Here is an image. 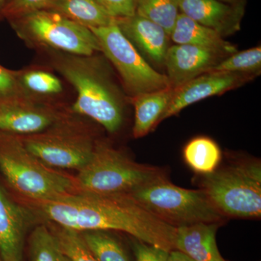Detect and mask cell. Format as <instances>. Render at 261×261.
<instances>
[{
	"label": "cell",
	"instance_id": "1",
	"mask_svg": "<svg viewBox=\"0 0 261 261\" xmlns=\"http://www.w3.org/2000/svg\"><path fill=\"white\" fill-rule=\"evenodd\" d=\"M37 220L82 232L118 231L171 252L177 228L163 222L128 195L74 192L42 202L25 201Z\"/></svg>",
	"mask_w": 261,
	"mask_h": 261
},
{
	"label": "cell",
	"instance_id": "2",
	"mask_svg": "<svg viewBox=\"0 0 261 261\" xmlns=\"http://www.w3.org/2000/svg\"><path fill=\"white\" fill-rule=\"evenodd\" d=\"M53 64L76 92L72 113L90 118L111 133L119 130L123 120V99L99 58L55 51Z\"/></svg>",
	"mask_w": 261,
	"mask_h": 261
},
{
	"label": "cell",
	"instance_id": "3",
	"mask_svg": "<svg viewBox=\"0 0 261 261\" xmlns=\"http://www.w3.org/2000/svg\"><path fill=\"white\" fill-rule=\"evenodd\" d=\"M0 171L25 201L42 202L76 192L74 177L42 163L18 135L0 132Z\"/></svg>",
	"mask_w": 261,
	"mask_h": 261
},
{
	"label": "cell",
	"instance_id": "4",
	"mask_svg": "<svg viewBox=\"0 0 261 261\" xmlns=\"http://www.w3.org/2000/svg\"><path fill=\"white\" fill-rule=\"evenodd\" d=\"M126 195L149 214L173 227L224 221V216L216 211L202 190L176 186L163 173Z\"/></svg>",
	"mask_w": 261,
	"mask_h": 261
},
{
	"label": "cell",
	"instance_id": "5",
	"mask_svg": "<svg viewBox=\"0 0 261 261\" xmlns=\"http://www.w3.org/2000/svg\"><path fill=\"white\" fill-rule=\"evenodd\" d=\"M202 190L224 217L260 219L261 166L258 161H245L204 175Z\"/></svg>",
	"mask_w": 261,
	"mask_h": 261
},
{
	"label": "cell",
	"instance_id": "6",
	"mask_svg": "<svg viewBox=\"0 0 261 261\" xmlns=\"http://www.w3.org/2000/svg\"><path fill=\"white\" fill-rule=\"evenodd\" d=\"M159 168L140 164L106 142L97 140L92 157L74 177L77 191L126 195L162 174Z\"/></svg>",
	"mask_w": 261,
	"mask_h": 261
},
{
	"label": "cell",
	"instance_id": "7",
	"mask_svg": "<svg viewBox=\"0 0 261 261\" xmlns=\"http://www.w3.org/2000/svg\"><path fill=\"white\" fill-rule=\"evenodd\" d=\"M9 21L17 35L30 47L81 56L101 51L90 29L51 10H38Z\"/></svg>",
	"mask_w": 261,
	"mask_h": 261
},
{
	"label": "cell",
	"instance_id": "8",
	"mask_svg": "<svg viewBox=\"0 0 261 261\" xmlns=\"http://www.w3.org/2000/svg\"><path fill=\"white\" fill-rule=\"evenodd\" d=\"M73 115L39 133L19 137L29 152L49 167L80 170L92 157L97 140Z\"/></svg>",
	"mask_w": 261,
	"mask_h": 261
},
{
	"label": "cell",
	"instance_id": "9",
	"mask_svg": "<svg viewBox=\"0 0 261 261\" xmlns=\"http://www.w3.org/2000/svg\"><path fill=\"white\" fill-rule=\"evenodd\" d=\"M101 51L112 63L132 97L171 87L166 75L154 69L118 28L116 22L90 29Z\"/></svg>",
	"mask_w": 261,
	"mask_h": 261
},
{
	"label": "cell",
	"instance_id": "10",
	"mask_svg": "<svg viewBox=\"0 0 261 261\" xmlns=\"http://www.w3.org/2000/svg\"><path fill=\"white\" fill-rule=\"evenodd\" d=\"M71 113L33 98L0 102V132L18 136L34 135L53 126Z\"/></svg>",
	"mask_w": 261,
	"mask_h": 261
},
{
	"label": "cell",
	"instance_id": "11",
	"mask_svg": "<svg viewBox=\"0 0 261 261\" xmlns=\"http://www.w3.org/2000/svg\"><path fill=\"white\" fill-rule=\"evenodd\" d=\"M253 75L227 72L210 71L198 75L174 88L173 97L160 122L175 116L187 106L206 98L223 94L240 87Z\"/></svg>",
	"mask_w": 261,
	"mask_h": 261
},
{
	"label": "cell",
	"instance_id": "12",
	"mask_svg": "<svg viewBox=\"0 0 261 261\" xmlns=\"http://www.w3.org/2000/svg\"><path fill=\"white\" fill-rule=\"evenodd\" d=\"M37 220L27 206L19 205L0 185V255L3 261H22L25 235Z\"/></svg>",
	"mask_w": 261,
	"mask_h": 261
},
{
	"label": "cell",
	"instance_id": "13",
	"mask_svg": "<svg viewBox=\"0 0 261 261\" xmlns=\"http://www.w3.org/2000/svg\"><path fill=\"white\" fill-rule=\"evenodd\" d=\"M227 55L208 48L175 44L168 47L163 65L170 85L176 88L198 75L210 72Z\"/></svg>",
	"mask_w": 261,
	"mask_h": 261
},
{
	"label": "cell",
	"instance_id": "14",
	"mask_svg": "<svg viewBox=\"0 0 261 261\" xmlns=\"http://www.w3.org/2000/svg\"><path fill=\"white\" fill-rule=\"evenodd\" d=\"M178 6L182 14L224 37L240 30L246 5H230L219 0H178Z\"/></svg>",
	"mask_w": 261,
	"mask_h": 261
},
{
	"label": "cell",
	"instance_id": "15",
	"mask_svg": "<svg viewBox=\"0 0 261 261\" xmlns=\"http://www.w3.org/2000/svg\"><path fill=\"white\" fill-rule=\"evenodd\" d=\"M115 22L144 58L163 65L171 38L162 27L137 14L115 18Z\"/></svg>",
	"mask_w": 261,
	"mask_h": 261
},
{
	"label": "cell",
	"instance_id": "16",
	"mask_svg": "<svg viewBox=\"0 0 261 261\" xmlns=\"http://www.w3.org/2000/svg\"><path fill=\"white\" fill-rule=\"evenodd\" d=\"M218 226V224L200 223L178 227L175 250L194 261H226L216 245Z\"/></svg>",
	"mask_w": 261,
	"mask_h": 261
},
{
	"label": "cell",
	"instance_id": "17",
	"mask_svg": "<svg viewBox=\"0 0 261 261\" xmlns=\"http://www.w3.org/2000/svg\"><path fill=\"white\" fill-rule=\"evenodd\" d=\"M176 44H190L221 51L229 56L236 53V47L224 40L219 33L197 23L180 13L170 35Z\"/></svg>",
	"mask_w": 261,
	"mask_h": 261
},
{
	"label": "cell",
	"instance_id": "18",
	"mask_svg": "<svg viewBox=\"0 0 261 261\" xmlns=\"http://www.w3.org/2000/svg\"><path fill=\"white\" fill-rule=\"evenodd\" d=\"M173 92L174 88L170 87L132 97L135 111L133 127L135 138L145 137L159 125L160 118L171 102Z\"/></svg>",
	"mask_w": 261,
	"mask_h": 261
},
{
	"label": "cell",
	"instance_id": "19",
	"mask_svg": "<svg viewBox=\"0 0 261 261\" xmlns=\"http://www.w3.org/2000/svg\"><path fill=\"white\" fill-rule=\"evenodd\" d=\"M46 10L89 29L107 27L115 22L97 0H56Z\"/></svg>",
	"mask_w": 261,
	"mask_h": 261
},
{
	"label": "cell",
	"instance_id": "20",
	"mask_svg": "<svg viewBox=\"0 0 261 261\" xmlns=\"http://www.w3.org/2000/svg\"><path fill=\"white\" fill-rule=\"evenodd\" d=\"M19 85L27 97L44 100L63 91L61 81L56 75L41 69H25L16 72Z\"/></svg>",
	"mask_w": 261,
	"mask_h": 261
},
{
	"label": "cell",
	"instance_id": "21",
	"mask_svg": "<svg viewBox=\"0 0 261 261\" xmlns=\"http://www.w3.org/2000/svg\"><path fill=\"white\" fill-rule=\"evenodd\" d=\"M184 158L192 169L206 175L216 170L221 160V150L211 139L197 137L190 141L185 147Z\"/></svg>",
	"mask_w": 261,
	"mask_h": 261
},
{
	"label": "cell",
	"instance_id": "22",
	"mask_svg": "<svg viewBox=\"0 0 261 261\" xmlns=\"http://www.w3.org/2000/svg\"><path fill=\"white\" fill-rule=\"evenodd\" d=\"M28 244L29 261H63L64 255L46 223L33 228Z\"/></svg>",
	"mask_w": 261,
	"mask_h": 261
},
{
	"label": "cell",
	"instance_id": "23",
	"mask_svg": "<svg viewBox=\"0 0 261 261\" xmlns=\"http://www.w3.org/2000/svg\"><path fill=\"white\" fill-rule=\"evenodd\" d=\"M179 13L178 0H139L136 10V14L158 24L169 35Z\"/></svg>",
	"mask_w": 261,
	"mask_h": 261
},
{
	"label": "cell",
	"instance_id": "24",
	"mask_svg": "<svg viewBox=\"0 0 261 261\" xmlns=\"http://www.w3.org/2000/svg\"><path fill=\"white\" fill-rule=\"evenodd\" d=\"M106 231L80 232L84 243L97 261H130L118 240Z\"/></svg>",
	"mask_w": 261,
	"mask_h": 261
},
{
	"label": "cell",
	"instance_id": "25",
	"mask_svg": "<svg viewBox=\"0 0 261 261\" xmlns=\"http://www.w3.org/2000/svg\"><path fill=\"white\" fill-rule=\"evenodd\" d=\"M56 237L62 252L71 261H97L89 251L80 232L44 222Z\"/></svg>",
	"mask_w": 261,
	"mask_h": 261
},
{
	"label": "cell",
	"instance_id": "26",
	"mask_svg": "<svg viewBox=\"0 0 261 261\" xmlns=\"http://www.w3.org/2000/svg\"><path fill=\"white\" fill-rule=\"evenodd\" d=\"M261 68V47L250 48L236 51L226 57L211 71L227 72L254 75L260 73Z\"/></svg>",
	"mask_w": 261,
	"mask_h": 261
},
{
	"label": "cell",
	"instance_id": "27",
	"mask_svg": "<svg viewBox=\"0 0 261 261\" xmlns=\"http://www.w3.org/2000/svg\"><path fill=\"white\" fill-rule=\"evenodd\" d=\"M54 1L56 0H10L1 15L9 20L38 10L47 9Z\"/></svg>",
	"mask_w": 261,
	"mask_h": 261
},
{
	"label": "cell",
	"instance_id": "28",
	"mask_svg": "<svg viewBox=\"0 0 261 261\" xmlns=\"http://www.w3.org/2000/svg\"><path fill=\"white\" fill-rule=\"evenodd\" d=\"M24 97L27 96L19 85L16 72L0 65V102Z\"/></svg>",
	"mask_w": 261,
	"mask_h": 261
},
{
	"label": "cell",
	"instance_id": "29",
	"mask_svg": "<svg viewBox=\"0 0 261 261\" xmlns=\"http://www.w3.org/2000/svg\"><path fill=\"white\" fill-rule=\"evenodd\" d=\"M136 261H167L169 252L159 247L149 245L137 239L132 241Z\"/></svg>",
	"mask_w": 261,
	"mask_h": 261
},
{
	"label": "cell",
	"instance_id": "30",
	"mask_svg": "<svg viewBox=\"0 0 261 261\" xmlns=\"http://www.w3.org/2000/svg\"><path fill=\"white\" fill-rule=\"evenodd\" d=\"M114 18H125L136 14L139 0H97Z\"/></svg>",
	"mask_w": 261,
	"mask_h": 261
},
{
	"label": "cell",
	"instance_id": "31",
	"mask_svg": "<svg viewBox=\"0 0 261 261\" xmlns=\"http://www.w3.org/2000/svg\"><path fill=\"white\" fill-rule=\"evenodd\" d=\"M167 261H194L183 252L177 250H171L168 255Z\"/></svg>",
	"mask_w": 261,
	"mask_h": 261
},
{
	"label": "cell",
	"instance_id": "32",
	"mask_svg": "<svg viewBox=\"0 0 261 261\" xmlns=\"http://www.w3.org/2000/svg\"><path fill=\"white\" fill-rule=\"evenodd\" d=\"M230 5H246L247 0H219Z\"/></svg>",
	"mask_w": 261,
	"mask_h": 261
},
{
	"label": "cell",
	"instance_id": "33",
	"mask_svg": "<svg viewBox=\"0 0 261 261\" xmlns=\"http://www.w3.org/2000/svg\"><path fill=\"white\" fill-rule=\"evenodd\" d=\"M10 1V0H0V15H1L2 12H3L5 7L6 6L7 4H8Z\"/></svg>",
	"mask_w": 261,
	"mask_h": 261
},
{
	"label": "cell",
	"instance_id": "34",
	"mask_svg": "<svg viewBox=\"0 0 261 261\" xmlns=\"http://www.w3.org/2000/svg\"><path fill=\"white\" fill-rule=\"evenodd\" d=\"M63 255H64V254H63ZM63 261H71L70 260L69 258H68V257H67L66 256H65V255H64V256H63Z\"/></svg>",
	"mask_w": 261,
	"mask_h": 261
},
{
	"label": "cell",
	"instance_id": "35",
	"mask_svg": "<svg viewBox=\"0 0 261 261\" xmlns=\"http://www.w3.org/2000/svg\"><path fill=\"white\" fill-rule=\"evenodd\" d=\"M0 261H3V260H2L1 255H0Z\"/></svg>",
	"mask_w": 261,
	"mask_h": 261
}]
</instances>
